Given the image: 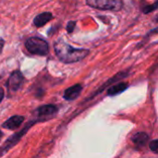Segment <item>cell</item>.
Segmentation results:
<instances>
[{"mask_svg": "<svg viewBox=\"0 0 158 158\" xmlns=\"http://www.w3.org/2000/svg\"><path fill=\"white\" fill-rule=\"evenodd\" d=\"M54 48L58 58L64 63L68 64L81 61L89 54V50L82 48H75L62 40L56 42Z\"/></svg>", "mask_w": 158, "mask_h": 158, "instance_id": "6da1fadb", "label": "cell"}, {"mask_svg": "<svg viewBox=\"0 0 158 158\" xmlns=\"http://www.w3.org/2000/svg\"><path fill=\"white\" fill-rule=\"evenodd\" d=\"M25 46L30 53L38 56H45L48 54L49 51L47 42L39 37L29 38L25 43Z\"/></svg>", "mask_w": 158, "mask_h": 158, "instance_id": "7a4b0ae2", "label": "cell"}, {"mask_svg": "<svg viewBox=\"0 0 158 158\" xmlns=\"http://www.w3.org/2000/svg\"><path fill=\"white\" fill-rule=\"evenodd\" d=\"M86 3L91 7L100 10L118 11L123 6L122 0H86Z\"/></svg>", "mask_w": 158, "mask_h": 158, "instance_id": "3957f363", "label": "cell"}, {"mask_svg": "<svg viewBox=\"0 0 158 158\" xmlns=\"http://www.w3.org/2000/svg\"><path fill=\"white\" fill-rule=\"evenodd\" d=\"M23 81H24V78H23L22 73L19 70H15L11 73L7 81V83H6L7 88L12 92H16L21 87Z\"/></svg>", "mask_w": 158, "mask_h": 158, "instance_id": "277c9868", "label": "cell"}, {"mask_svg": "<svg viewBox=\"0 0 158 158\" xmlns=\"http://www.w3.org/2000/svg\"><path fill=\"white\" fill-rule=\"evenodd\" d=\"M31 125H27L24 129H23V131H19V132H18L17 134H15V135H12L6 143H5V145L0 149V156L5 153V152H6L9 148H11L13 145H15L19 141V139L22 137V135L27 131V130L28 129H30V127H31Z\"/></svg>", "mask_w": 158, "mask_h": 158, "instance_id": "5b68a950", "label": "cell"}, {"mask_svg": "<svg viewBox=\"0 0 158 158\" xmlns=\"http://www.w3.org/2000/svg\"><path fill=\"white\" fill-rule=\"evenodd\" d=\"M37 114L38 117L42 118V119H48L49 118L55 116L57 112V108L56 106H53V105H46V106H40L37 109Z\"/></svg>", "mask_w": 158, "mask_h": 158, "instance_id": "8992f818", "label": "cell"}, {"mask_svg": "<svg viewBox=\"0 0 158 158\" xmlns=\"http://www.w3.org/2000/svg\"><path fill=\"white\" fill-rule=\"evenodd\" d=\"M24 121V118L21 116H13L11 118H9L6 121H5V123L2 125L3 128L10 130V131H14L17 130L18 128H19V126L23 123Z\"/></svg>", "mask_w": 158, "mask_h": 158, "instance_id": "52a82bcc", "label": "cell"}, {"mask_svg": "<svg viewBox=\"0 0 158 158\" xmlns=\"http://www.w3.org/2000/svg\"><path fill=\"white\" fill-rule=\"evenodd\" d=\"M81 90H82V86L81 84H75V85L68 88L65 91L64 98L66 100H68V101H72V100L76 99L80 95Z\"/></svg>", "mask_w": 158, "mask_h": 158, "instance_id": "ba28073f", "label": "cell"}, {"mask_svg": "<svg viewBox=\"0 0 158 158\" xmlns=\"http://www.w3.org/2000/svg\"><path fill=\"white\" fill-rule=\"evenodd\" d=\"M53 19V15L50 12H44L41 13L39 15H37L34 19H33V23L36 27H42L44 25H45L49 20H51Z\"/></svg>", "mask_w": 158, "mask_h": 158, "instance_id": "9c48e42d", "label": "cell"}, {"mask_svg": "<svg viewBox=\"0 0 158 158\" xmlns=\"http://www.w3.org/2000/svg\"><path fill=\"white\" fill-rule=\"evenodd\" d=\"M127 88H128V84L127 83L120 82V83H118V84H115V85L111 86L108 89V91H107V94L110 95V96L117 95V94H119L120 93L124 92Z\"/></svg>", "mask_w": 158, "mask_h": 158, "instance_id": "30bf717a", "label": "cell"}, {"mask_svg": "<svg viewBox=\"0 0 158 158\" xmlns=\"http://www.w3.org/2000/svg\"><path fill=\"white\" fill-rule=\"evenodd\" d=\"M133 143L138 146H143L148 141V135L144 132H139L132 137Z\"/></svg>", "mask_w": 158, "mask_h": 158, "instance_id": "8fae6325", "label": "cell"}, {"mask_svg": "<svg viewBox=\"0 0 158 158\" xmlns=\"http://www.w3.org/2000/svg\"><path fill=\"white\" fill-rule=\"evenodd\" d=\"M158 8V1H156V3H154V4H152V5H149V6H145L144 7V9H143V12L145 13V14H147V13H150V12H152V11H154V10H156V9H157Z\"/></svg>", "mask_w": 158, "mask_h": 158, "instance_id": "7c38bea8", "label": "cell"}, {"mask_svg": "<svg viewBox=\"0 0 158 158\" xmlns=\"http://www.w3.org/2000/svg\"><path fill=\"white\" fill-rule=\"evenodd\" d=\"M150 149L153 152L158 154V140H155V141L151 142V143H150Z\"/></svg>", "mask_w": 158, "mask_h": 158, "instance_id": "4fadbf2b", "label": "cell"}, {"mask_svg": "<svg viewBox=\"0 0 158 158\" xmlns=\"http://www.w3.org/2000/svg\"><path fill=\"white\" fill-rule=\"evenodd\" d=\"M75 26H76V22L75 21H69L68 23V25H67V31H68V32H72L73 30H74V28H75Z\"/></svg>", "mask_w": 158, "mask_h": 158, "instance_id": "5bb4252c", "label": "cell"}, {"mask_svg": "<svg viewBox=\"0 0 158 158\" xmlns=\"http://www.w3.org/2000/svg\"><path fill=\"white\" fill-rule=\"evenodd\" d=\"M4 45H5V41L2 40V39H0V54L2 53V50H3Z\"/></svg>", "mask_w": 158, "mask_h": 158, "instance_id": "9a60e30c", "label": "cell"}, {"mask_svg": "<svg viewBox=\"0 0 158 158\" xmlns=\"http://www.w3.org/2000/svg\"><path fill=\"white\" fill-rule=\"evenodd\" d=\"M4 95H5V92H4V90L2 88H0V103L4 98Z\"/></svg>", "mask_w": 158, "mask_h": 158, "instance_id": "2e32d148", "label": "cell"}, {"mask_svg": "<svg viewBox=\"0 0 158 158\" xmlns=\"http://www.w3.org/2000/svg\"><path fill=\"white\" fill-rule=\"evenodd\" d=\"M2 136H3V132L0 131V140H1V138H2Z\"/></svg>", "mask_w": 158, "mask_h": 158, "instance_id": "e0dca14e", "label": "cell"}, {"mask_svg": "<svg viewBox=\"0 0 158 158\" xmlns=\"http://www.w3.org/2000/svg\"><path fill=\"white\" fill-rule=\"evenodd\" d=\"M155 20H156V22H157L158 23V16L156 18V19H155Z\"/></svg>", "mask_w": 158, "mask_h": 158, "instance_id": "ac0fdd59", "label": "cell"}]
</instances>
